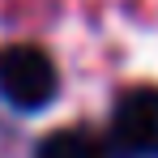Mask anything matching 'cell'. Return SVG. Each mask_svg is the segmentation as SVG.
<instances>
[{"label": "cell", "mask_w": 158, "mask_h": 158, "mask_svg": "<svg viewBox=\"0 0 158 158\" xmlns=\"http://www.w3.org/2000/svg\"><path fill=\"white\" fill-rule=\"evenodd\" d=\"M60 90L52 56L34 43H9L0 47V98L17 111H39L47 107Z\"/></svg>", "instance_id": "1"}, {"label": "cell", "mask_w": 158, "mask_h": 158, "mask_svg": "<svg viewBox=\"0 0 158 158\" xmlns=\"http://www.w3.org/2000/svg\"><path fill=\"white\" fill-rule=\"evenodd\" d=\"M111 141L128 158H158V85L128 90L111 111Z\"/></svg>", "instance_id": "2"}, {"label": "cell", "mask_w": 158, "mask_h": 158, "mask_svg": "<svg viewBox=\"0 0 158 158\" xmlns=\"http://www.w3.org/2000/svg\"><path fill=\"white\" fill-rule=\"evenodd\" d=\"M34 158H107V145L85 128H56L39 141Z\"/></svg>", "instance_id": "3"}]
</instances>
